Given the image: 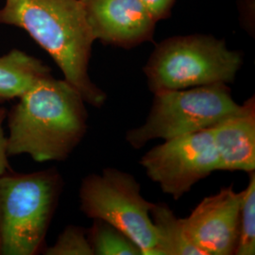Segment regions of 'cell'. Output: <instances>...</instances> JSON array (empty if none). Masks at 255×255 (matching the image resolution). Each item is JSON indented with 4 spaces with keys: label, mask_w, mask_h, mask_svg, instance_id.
<instances>
[{
    "label": "cell",
    "mask_w": 255,
    "mask_h": 255,
    "mask_svg": "<svg viewBox=\"0 0 255 255\" xmlns=\"http://www.w3.org/2000/svg\"><path fill=\"white\" fill-rule=\"evenodd\" d=\"M243 64L242 54L223 39L192 34L164 39L155 46L144 67L152 94L213 83H232Z\"/></svg>",
    "instance_id": "4"
},
{
    "label": "cell",
    "mask_w": 255,
    "mask_h": 255,
    "mask_svg": "<svg viewBox=\"0 0 255 255\" xmlns=\"http://www.w3.org/2000/svg\"><path fill=\"white\" fill-rule=\"evenodd\" d=\"M63 187L55 167L0 175V255L42 253Z\"/></svg>",
    "instance_id": "3"
},
{
    "label": "cell",
    "mask_w": 255,
    "mask_h": 255,
    "mask_svg": "<svg viewBox=\"0 0 255 255\" xmlns=\"http://www.w3.org/2000/svg\"><path fill=\"white\" fill-rule=\"evenodd\" d=\"M80 201L85 216L119 229L139 247L142 255H162L150 217L154 203L142 196L132 175L112 167L88 175L82 180Z\"/></svg>",
    "instance_id": "6"
},
{
    "label": "cell",
    "mask_w": 255,
    "mask_h": 255,
    "mask_svg": "<svg viewBox=\"0 0 255 255\" xmlns=\"http://www.w3.org/2000/svg\"><path fill=\"white\" fill-rule=\"evenodd\" d=\"M7 109L0 107V175L12 170L9 165V155L7 152V139L5 136L3 123L6 120Z\"/></svg>",
    "instance_id": "17"
},
{
    "label": "cell",
    "mask_w": 255,
    "mask_h": 255,
    "mask_svg": "<svg viewBox=\"0 0 255 255\" xmlns=\"http://www.w3.org/2000/svg\"><path fill=\"white\" fill-rule=\"evenodd\" d=\"M0 24L25 30L53 59L86 104L103 106L107 96L88 72L95 39L80 0H5Z\"/></svg>",
    "instance_id": "2"
},
{
    "label": "cell",
    "mask_w": 255,
    "mask_h": 255,
    "mask_svg": "<svg viewBox=\"0 0 255 255\" xmlns=\"http://www.w3.org/2000/svg\"><path fill=\"white\" fill-rule=\"evenodd\" d=\"M95 41L130 49L154 36L157 21L141 0H80Z\"/></svg>",
    "instance_id": "9"
},
{
    "label": "cell",
    "mask_w": 255,
    "mask_h": 255,
    "mask_svg": "<svg viewBox=\"0 0 255 255\" xmlns=\"http://www.w3.org/2000/svg\"><path fill=\"white\" fill-rule=\"evenodd\" d=\"M162 255H203L186 236L182 219L165 203L153 204L150 210Z\"/></svg>",
    "instance_id": "12"
},
{
    "label": "cell",
    "mask_w": 255,
    "mask_h": 255,
    "mask_svg": "<svg viewBox=\"0 0 255 255\" xmlns=\"http://www.w3.org/2000/svg\"><path fill=\"white\" fill-rule=\"evenodd\" d=\"M241 200L242 191L231 185L204 198L182 219L186 236L202 255H235Z\"/></svg>",
    "instance_id": "8"
},
{
    "label": "cell",
    "mask_w": 255,
    "mask_h": 255,
    "mask_svg": "<svg viewBox=\"0 0 255 255\" xmlns=\"http://www.w3.org/2000/svg\"><path fill=\"white\" fill-rule=\"evenodd\" d=\"M43 255H93L87 237V230L78 226H67L59 236L54 245L44 248Z\"/></svg>",
    "instance_id": "15"
},
{
    "label": "cell",
    "mask_w": 255,
    "mask_h": 255,
    "mask_svg": "<svg viewBox=\"0 0 255 255\" xmlns=\"http://www.w3.org/2000/svg\"><path fill=\"white\" fill-rule=\"evenodd\" d=\"M140 164L147 177L175 201L219 170L211 128L165 140L144 155Z\"/></svg>",
    "instance_id": "7"
},
{
    "label": "cell",
    "mask_w": 255,
    "mask_h": 255,
    "mask_svg": "<svg viewBox=\"0 0 255 255\" xmlns=\"http://www.w3.org/2000/svg\"><path fill=\"white\" fill-rule=\"evenodd\" d=\"M141 2L158 22L170 17L176 0H141Z\"/></svg>",
    "instance_id": "16"
},
{
    "label": "cell",
    "mask_w": 255,
    "mask_h": 255,
    "mask_svg": "<svg viewBox=\"0 0 255 255\" xmlns=\"http://www.w3.org/2000/svg\"><path fill=\"white\" fill-rule=\"evenodd\" d=\"M153 96L145 123L126 134L128 143L133 148H142L154 139L165 141L212 128L241 106L233 99L228 84L221 82Z\"/></svg>",
    "instance_id": "5"
},
{
    "label": "cell",
    "mask_w": 255,
    "mask_h": 255,
    "mask_svg": "<svg viewBox=\"0 0 255 255\" xmlns=\"http://www.w3.org/2000/svg\"><path fill=\"white\" fill-rule=\"evenodd\" d=\"M250 174L248 186L242 191L239 215V232L235 255L255 254V173Z\"/></svg>",
    "instance_id": "14"
},
{
    "label": "cell",
    "mask_w": 255,
    "mask_h": 255,
    "mask_svg": "<svg viewBox=\"0 0 255 255\" xmlns=\"http://www.w3.org/2000/svg\"><path fill=\"white\" fill-rule=\"evenodd\" d=\"M7 111L9 156L35 162L65 161L87 131L88 112L82 95L65 80L41 79Z\"/></svg>",
    "instance_id": "1"
},
{
    "label": "cell",
    "mask_w": 255,
    "mask_h": 255,
    "mask_svg": "<svg viewBox=\"0 0 255 255\" xmlns=\"http://www.w3.org/2000/svg\"><path fill=\"white\" fill-rule=\"evenodd\" d=\"M87 237L93 255H142L129 237L101 219H94Z\"/></svg>",
    "instance_id": "13"
},
{
    "label": "cell",
    "mask_w": 255,
    "mask_h": 255,
    "mask_svg": "<svg viewBox=\"0 0 255 255\" xmlns=\"http://www.w3.org/2000/svg\"><path fill=\"white\" fill-rule=\"evenodd\" d=\"M219 157V170H255V100H247L235 114L211 128Z\"/></svg>",
    "instance_id": "10"
},
{
    "label": "cell",
    "mask_w": 255,
    "mask_h": 255,
    "mask_svg": "<svg viewBox=\"0 0 255 255\" xmlns=\"http://www.w3.org/2000/svg\"><path fill=\"white\" fill-rule=\"evenodd\" d=\"M50 75L49 66L25 51L14 48L0 56V104L18 99Z\"/></svg>",
    "instance_id": "11"
}]
</instances>
